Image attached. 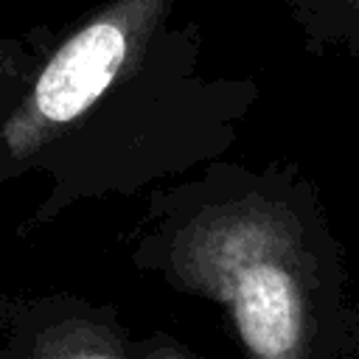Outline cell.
I'll list each match as a JSON object with an SVG mask.
<instances>
[{
  "mask_svg": "<svg viewBox=\"0 0 359 359\" xmlns=\"http://www.w3.org/2000/svg\"><path fill=\"white\" fill-rule=\"evenodd\" d=\"M255 98L252 79L208 73L202 28L177 0H107L53 39L0 115V185L42 182L25 224L39 227L219 160Z\"/></svg>",
  "mask_w": 359,
  "mask_h": 359,
  "instance_id": "6da1fadb",
  "label": "cell"
},
{
  "mask_svg": "<svg viewBox=\"0 0 359 359\" xmlns=\"http://www.w3.org/2000/svg\"><path fill=\"white\" fill-rule=\"evenodd\" d=\"M311 45L359 59V0H280Z\"/></svg>",
  "mask_w": 359,
  "mask_h": 359,
  "instance_id": "277c9868",
  "label": "cell"
},
{
  "mask_svg": "<svg viewBox=\"0 0 359 359\" xmlns=\"http://www.w3.org/2000/svg\"><path fill=\"white\" fill-rule=\"evenodd\" d=\"M132 264L219 303L244 359H337L342 275L314 191L292 171L208 163L149 194Z\"/></svg>",
  "mask_w": 359,
  "mask_h": 359,
  "instance_id": "7a4b0ae2",
  "label": "cell"
},
{
  "mask_svg": "<svg viewBox=\"0 0 359 359\" xmlns=\"http://www.w3.org/2000/svg\"><path fill=\"white\" fill-rule=\"evenodd\" d=\"M53 39L56 36L48 28H34L20 36H0V115L22 95Z\"/></svg>",
  "mask_w": 359,
  "mask_h": 359,
  "instance_id": "5b68a950",
  "label": "cell"
},
{
  "mask_svg": "<svg viewBox=\"0 0 359 359\" xmlns=\"http://www.w3.org/2000/svg\"><path fill=\"white\" fill-rule=\"evenodd\" d=\"M112 303L73 294L3 297L0 359H135Z\"/></svg>",
  "mask_w": 359,
  "mask_h": 359,
  "instance_id": "3957f363",
  "label": "cell"
},
{
  "mask_svg": "<svg viewBox=\"0 0 359 359\" xmlns=\"http://www.w3.org/2000/svg\"><path fill=\"white\" fill-rule=\"evenodd\" d=\"M132 356L135 359H199L185 345L174 342L165 334H149V337L137 339L132 345Z\"/></svg>",
  "mask_w": 359,
  "mask_h": 359,
  "instance_id": "8992f818",
  "label": "cell"
}]
</instances>
